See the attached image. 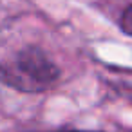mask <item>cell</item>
Wrapping results in <instances>:
<instances>
[{
  "label": "cell",
  "mask_w": 132,
  "mask_h": 132,
  "mask_svg": "<svg viewBox=\"0 0 132 132\" xmlns=\"http://www.w3.org/2000/svg\"><path fill=\"white\" fill-rule=\"evenodd\" d=\"M123 29L127 31V33H130L132 35V7H128L127 11H125V15H123Z\"/></svg>",
  "instance_id": "cell-2"
},
{
  "label": "cell",
  "mask_w": 132,
  "mask_h": 132,
  "mask_svg": "<svg viewBox=\"0 0 132 132\" xmlns=\"http://www.w3.org/2000/svg\"><path fill=\"white\" fill-rule=\"evenodd\" d=\"M76 132H81V130H76Z\"/></svg>",
  "instance_id": "cell-3"
},
{
  "label": "cell",
  "mask_w": 132,
  "mask_h": 132,
  "mask_svg": "<svg viewBox=\"0 0 132 132\" xmlns=\"http://www.w3.org/2000/svg\"><path fill=\"white\" fill-rule=\"evenodd\" d=\"M4 80L22 90H44L49 87L56 76L58 69L40 53L26 51L16 56V60L6 67Z\"/></svg>",
  "instance_id": "cell-1"
}]
</instances>
